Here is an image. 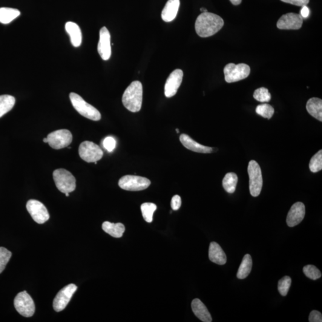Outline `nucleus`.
I'll list each match as a JSON object with an SVG mask.
<instances>
[{"instance_id": "38", "label": "nucleus", "mask_w": 322, "mask_h": 322, "mask_svg": "<svg viewBox=\"0 0 322 322\" xmlns=\"http://www.w3.org/2000/svg\"><path fill=\"white\" fill-rule=\"evenodd\" d=\"M281 1L286 2V3L297 5V6L303 7L309 4L310 0H281Z\"/></svg>"}, {"instance_id": "3", "label": "nucleus", "mask_w": 322, "mask_h": 322, "mask_svg": "<svg viewBox=\"0 0 322 322\" xmlns=\"http://www.w3.org/2000/svg\"><path fill=\"white\" fill-rule=\"evenodd\" d=\"M70 97L72 105L82 116L85 117L86 119L95 121H97L101 119L102 117L100 112L94 106L86 102L80 95L71 93L70 94Z\"/></svg>"}, {"instance_id": "9", "label": "nucleus", "mask_w": 322, "mask_h": 322, "mask_svg": "<svg viewBox=\"0 0 322 322\" xmlns=\"http://www.w3.org/2000/svg\"><path fill=\"white\" fill-rule=\"evenodd\" d=\"M79 152L80 158L88 163L97 162L103 156L102 149L90 141H85L80 143Z\"/></svg>"}, {"instance_id": "22", "label": "nucleus", "mask_w": 322, "mask_h": 322, "mask_svg": "<svg viewBox=\"0 0 322 322\" xmlns=\"http://www.w3.org/2000/svg\"><path fill=\"white\" fill-rule=\"evenodd\" d=\"M306 109L310 115L315 119L322 121V100L317 97H313L307 103Z\"/></svg>"}, {"instance_id": "23", "label": "nucleus", "mask_w": 322, "mask_h": 322, "mask_svg": "<svg viewBox=\"0 0 322 322\" xmlns=\"http://www.w3.org/2000/svg\"><path fill=\"white\" fill-rule=\"evenodd\" d=\"M102 229L108 234L116 238H121L125 230L123 224L112 223L109 221H105L103 223Z\"/></svg>"}, {"instance_id": "35", "label": "nucleus", "mask_w": 322, "mask_h": 322, "mask_svg": "<svg viewBox=\"0 0 322 322\" xmlns=\"http://www.w3.org/2000/svg\"><path fill=\"white\" fill-rule=\"evenodd\" d=\"M103 145L106 151L111 152L116 147V140L114 137L111 136L106 137L103 140Z\"/></svg>"}, {"instance_id": "15", "label": "nucleus", "mask_w": 322, "mask_h": 322, "mask_svg": "<svg viewBox=\"0 0 322 322\" xmlns=\"http://www.w3.org/2000/svg\"><path fill=\"white\" fill-rule=\"evenodd\" d=\"M99 35L97 50L103 60H108L111 56V34L108 29L104 27L100 30Z\"/></svg>"}, {"instance_id": "34", "label": "nucleus", "mask_w": 322, "mask_h": 322, "mask_svg": "<svg viewBox=\"0 0 322 322\" xmlns=\"http://www.w3.org/2000/svg\"><path fill=\"white\" fill-rule=\"evenodd\" d=\"M291 283V278L287 276H285L279 281L278 290L281 295L286 296L287 294Z\"/></svg>"}, {"instance_id": "7", "label": "nucleus", "mask_w": 322, "mask_h": 322, "mask_svg": "<svg viewBox=\"0 0 322 322\" xmlns=\"http://www.w3.org/2000/svg\"><path fill=\"white\" fill-rule=\"evenodd\" d=\"M151 184V181L147 178L131 175H124L121 178L119 182L121 188L128 191H143Z\"/></svg>"}, {"instance_id": "25", "label": "nucleus", "mask_w": 322, "mask_h": 322, "mask_svg": "<svg viewBox=\"0 0 322 322\" xmlns=\"http://www.w3.org/2000/svg\"><path fill=\"white\" fill-rule=\"evenodd\" d=\"M21 14L20 11L15 8H0V23L3 24H9Z\"/></svg>"}, {"instance_id": "32", "label": "nucleus", "mask_w": 322, "mask_h": 322, "mask_svg": "<svg viewBox=\"0 0 322 322\" xmlns=\"http://www.w3.org/2000/svg\"><path fill=\"white\" fill-rule=\"evenodd\" d=\"M303 272L307 278L313 281L317 280L322 277L320 270L313 265H307L304 267Z\"/></svg>"}, {"instance_id": "29", "label": "nucleus", "mask_w": 322, "mask_h": 322, "mask_svg": "<svg viewBox=\"0 0 322 322\" xmlns=\"http://www.w3.org/2000/svg\"><path fill=\"white\" fill-rule=\"evenodd\" d=\"M309 168L312 172H317L322 169V151H319L310 161Z\"/></svg>"}, {"instance_id": "28", "label": "nucleus", "mask_w": 322, "mask_h": 322, "mask_svg": "<svg viewBox=\"0 0 322 322\" xmlns=\"http://www.w3.org/2000/svg\"><path fill=\"white\" fill-rule=\"evenodd\" d=\"M157 209V206L154 203L146 202L141 205V211H142L143 218L146 222H152L153 215Z\"/></svg>"}, {"instance_id": "41", "label": "nucleus", "mask_w": 322, "mask_h": 322, "mask_svg": "<svg viewBox=\"0 0 322 322\" xmlns=\"http://www.w3.org/2000/svg\"><path fill=\"white\" fill-rule=\"evenodd\" d=\"M200 10L201 11H202L203 13L208 12V10H207L205 8H201Z\"/></svg>"}, {"instance_id": "21", "label": "nucleus", "mask_w": 322, "mask_h": 322, "mask_svg": "<svg viewBox=\"0 0 322 322\" xmlns=\"http://www.w3.org/2000/svg\"><path fill=\"white\" fill-rule=\"evenodd\" d=\"M65 30L70 36L72 44L74 47H80L82 42L81 31L79 25L73 22H68L65 25Z\"/></svg>"}, {"instance_id": "19", "label": "nucleus", "mask_w": 322, "mask_h": 322, "mask_svg": "<svg viewBox=\"0 0 322 322\" xmlns=\"http://www.w3.org/2000/svg\"><path fill=\"white\" fill-rule=\"evenodd\" d=\"M191 305L193 312L200 320L204 322H212L210 313L200 299H194L192 301Z\"/></svg>"}, {"instance_id": "26", "label": "nucleus", "mask_w": 322, "mask_h": 322, "mask_svg": "<svg viewBox=\"0 0 322 322\" xmlns=\"http://www.w3.org/2000/svg\"><path fill=\"white\" fill-rule=\"evenodd\" d=\"M15 98L10 95L0 96V118L4 116L13 109L15 104Z\"/></svg>"}, {"instance_id": "30", "label": "nucleus", "mask_w": 322, "mask_h": 322, "mask_svg": "<svg viewBox=\"0 0 322 322\" xmlns=\"http://www.w3.org/2000/svg\"><path fill=\"white\" fill-rule=\"evenodd\" d=\"M256 112L258 115H260L265 119H270L274 114L275 110L271 105L267 104V103H264V104L257 106V107L256 108Z\"/></svg>"}, {"instance_id": "14", "label": "nucleus", "mask_w": 322, "mask_h": 322, "mask_svg": "<svg viewBox=\"0 0 322 322\" xmlns=\"http://www.w3.org/2000/svg\"><path fill=\"white\" fill-rule=\"evenodd\" d=\"M183 77L182 70H175L169 75L165 82L164 93L165 96L168 98L173 97L176 94L178 89L182 84Z\"/></svg>"}, {"instance_id": "16", "label": "nucleus", "mask_w": 322, "mask_h": 322, "mask_svg": "<svg viewBox=\"0 0 322 322\" xmlns=\"http://www.w3.org/2000/svg\"><path fill=\"white\" fill-rule=\"evenodd\" d=\"M306 208L303 203L298 202L291 206L287 214L286 223L290 228L297 226L304 219Z\"/></svg>"}, {"instance_id": "10", "label": "nucleus", "mask_w": 322, "mask_h": 322, "mask_svg": "<svg viewBox=\"0 0 322 322\" xmlns=\"http://www.w3.org/2000/svg\"><path fill=\"white\" fill-rule=\"evenodd\" d=\"M47 138L48 145L54 149L67 148L73 142V135L65 129L53 131L48 134Z\"/></svg>"}, {"instance_id": "33", "label": "nucleus", "mask_w": 322, "mask_h": 322, "mask_svg": "<svg viewBox=\"0 0 322 322\" xmlns=\"http://www.w3.org/2000/svg\"><path fill=\"white\" fill-rule=\"evenodd\" d=\"M12 253L4 247H0V273L4 271L8 261L10 260Z\"/></svg>"}, {"instance_id": "13", "label": "nucleus", "mask_w": 322, "mask_h": 322, "mask_svg": "<svg viewBox=\"0 0 322 322\" xmlns=\"http://www.w3.org/2000/svg\"><path fill=\"white\" fill-rule=\"evenodd\" d=\"M303 18L300 14L289 13L282 16L277 22V27L280 30H297L303 25Z\"/></svg>"}, {"instance_id": "18", "label": "nucleus", "mask_w": 322, "mask_h": 322, "mask_svg": "<svg viewBox=\"0 0 322 322\" xmlns=\"http://www.w3.org/2000/svg\"><path fill=\"white\" fill-rule=\"evenodd\" d=\"M180 4V0H168L161 14L163 21L166 22L173 21L176 18Z\"/></svg>"}, {"instance_id": "31", "label": "nucleus", "mask_w": 322, "mask_h": 322, "mask_svg": "<svg viewBox=\"0 0 322 322\" xmlns=\"http://www.w3.org/2000/svg\"><path fill=\"white\" fill-rule=\"evenodd\" d=\"M254 97L255 100L260 102H269L271 100V94L269 93L268 89L261 87L257 89L254 91Z\"/></svg>"}, {"instance_id": "20", "label": "nucleus", "mask_w": 322, "mask_h": 322, "mask_svg": "<svg viewBox=\"0 0 322 322\" xmlns=\"http://www.w3.org/2000/svg\"><path fill=\"white\" fill-rule=\"evenodd\" d=\"M209 258L212 262L224 265L226 263L227 257L222 248L215 242H212L209 245Z\"/></svg>"}, {"instance_id": "42", "label": "nucleus", "mask_w": 322, "mask_h": 322, "mask_svg": "<svg viewBox=\"0 0 322 322\" xmlns=\"http://www.w3.org/2000/svg\"><path fill=\"white\" fill-rule=\"evenodd\" d=\"M43 142H44V143H48L47 138V137L44 138V139H43Z\"/></svg>"}, {"instance_id": "11", "label": "nucleus", "mask_w": 322, "mask_h": 322, "mask_svg": "<svg viewBox=\"0 0 322 322\" xmlns=\"http://www.w3.org/2000/svg\"><path fill=\"white\" fill-rule=\"evenodd\" d=\"M27 210L33 220L38 224H43L49 220L50 215L44 204L35 200H31L27 203Z\"/></svg>"}, {"instance_id": "2", "label": "nucleus", "mask_w": 322, "mask_h": 322, "mask_svg": "<svg viewBox=\"0 0 322 322\" xmlns=\"http://www.w3.org/2000/svg\"><path fill=\"white\" fill-rule=\"evenodd\" d=\"M122 101L128 111L137 112L140 111L143 102V86L138 80L133 81L126 88L123 94Z\"/></svg>"}, {"instance_id": "6", "label": "nucleus", "mask_w": 322, "mask_h": 322, "mask_svg": "<svg viewBox=\"0 0 322 322\" xmlns=\"http://www.w3.org/2000/svg\"><path fill=\"white\" fill-rule=\"evenodd\" d=\"M223 71L226 81L232 83L246 79L251 73V69L245 63L236 65L231 63L226 65Z\"/></svg>"}, {"instance_id": "5", "label": "nucleus", "mask_w": 322, "mask_h": 322, "mask_svg": "<svg viewBox=\"0 0 322 322\" xmlns=\"http://www.w3.org/2000/svg\"><path fill=\"white\" fill-rule=\"evenodd\" d=\"M248 172L249 177V191L252 197L259 196L263 187V177L261 169L255 161H250Z\"/></svg>"}, {"instance_id": "40", "label": "nucleus", "mask_w": 322, "mask_h": 322, "mask_svg": "<svg viewBox=\"0 0 322 322\" xmlns=\"http://www.w3.org/2000/svg\"><path fill=\"white\" fill-rule=\"evenodd\" d=\"M230 1L235 5H240L242 2V0H230Z\"/></svg>"}, {"instance_id": "36", "label": "nucleus", "mask_w": 322, "mask_h": 322, "mask_svg": "<svg viewBox=\"0 0 322 322\" xmlns=\"http://www.w3.org/2000/svg\"><path fill=\"white\" fill-rule=\"evenodd\" d=\"M182 205V199L179 195H174L171 202V208L173 210L177 211Z\"/></svg>"}, {"instance_id": "17", "label": "nucleus", "mask_w": 322, "mask_h": 322, "mask_svg": "<svg viewBox=\"0 0 322 322\" xmlns=\"http://www.w3.org/2000/svg\"><path fill=\"white\" fill-rule=\"evenodd\" d=\"M180 140L182 145L189 150L193 152H198V153L209 154L212 152V149L208 146L201 145L193 140L188 135L183 134L180 137Z\"/></svg>"}, {"instance_id": "1", "label": "nucleus", "mask_w": 322, "mask_h": 322, "mask_svg": "<svg viewBox=\"0 0 322 322\" xmlns=\"http://www.w3.org/2000/svg\"><path fill=\"white\" fill-rule=\"evenodd\" d=\"M224 24L220 16L212 13H201L195 22V30L198 36L202 38L211 37L218 33Z\"/></svg>"}, {"instance_id": "39", "label": "nucleus", "mask_w": 322, "mask_h": 322, "mask_svg": "<svg viewBox=\"0 0 322 322\" xmlns=\"http://www.w3.org/2000/svg\"><path fill=\"white\" fill-rule=\"evenodd\" d=\"M300 14L303 19L308 18L310 15V10L309 7H307V5H304V6L302 7Z\"/></svg>"}, {"instance_id": "24", "label": "nucleus", "mask_w": 322, "mask_h": 322, "mask_svg": "<svg viewBox=\"0 0 322 322\" xmlns=\"http://www.w3.org/2000/svg\"><path fill=\"white\" fill-rule=\"evenodd\" d=\"M252 260L251 255L246 254L244 256L240 267H239L237 278L240 280L245 279L251 272Z\"/></svg>"}, {"instance_id": "12", "label": "nucleus", "mask_w": 322, "mask_h": 322, "mask_svg": "<svg viewBox=\"0 0 322 322\" xmlns=\"http://www.w3.org/2000/svg\"><path fill=\"white\" fill-rule=\"evenodd\" d=\"M78 287L74 284H70L60 290L54 298L53 301V309L57 312L62 311L66 308L67 305L76 292Z\"/></svg>"}, {"instance_id": "44", "label": "nucleus", "mask_w": 322, "mask_h": 322, "mask_svg": "<svg viewBox=\"0 0 322 322\" xmlns=\"http://www.w3.org/2000/svg\"><path fill=\"white\" fill-rule=\"evenodd\" d=\"M176 131L177 133H179V129H176Z\"/></svg>"}, {"instance_id": "27", "label": "nucleus", "mask_w": 322, "mask_h": 322, "mask_svg": "<svg viewBox=\"0 0 322 322\" xmlns=\"http://www.w3.org/2000/svg\"><path fill=\"white\" fill-rule=\"evenodd\" d=\"M238 181V178L237 174L234 172H229L223 180V188L229 194H233L235 192Z\"/></svg>"}, {"instance_id": "37", "label": "nucleus", "mask_w": 322, "mask_h": 322, "mask_svg": "<svg viewBox=\"0 0 322 322\" xmlns=\"http://www.w3.org/2000/svg\"><path fill=\"white\" fill-rule=\"evenodd\" d=\"M309 321L310 322H322V313L317 311V310H313V311L310 313Z\"/></svg>"}, {"instance_id": "8", "label": "nucleus", "mask_w": 322, "mask_h": 322, "mask_svg": "<svg viewBox=\"0 0 322 322\" xmlns=\"http://www.w3.org/2000/svg\"><path fill=\"white\" fill-rule=\"evenodd\" d=\"M14 306L20 315L26 318L32 317L35 313V304L27 291L19 293L14 300Z\"/></svg>"}, {"instance_id": "4", "label": "nucleus", "mask_w": 322, "mask_h": 322, "mask_svg": "<svg viewBox=\"0 0 322 322\" xmlns=\"http://www.w3.org/2000/svg\"><path fill=\"white\" fill-rule=\"evenodd\" d=\"M53 179L57 188L63 194H70L76 190V178L67 169L60 168L54 170Z\"/></svg>"}, {"instance_id": "43", "label": "nucleus", "mask_w": 322, "mask_h": 322, "mask_svg": "<svg viewBox=\"0 0 322 322\" xmlns=\"http://www.w3.org/2000/svg\"><path fill=\"white\" fill-rule=\"evenodd\" d=\"M65 194L66 195V197H68L69 196H70V194H69V193H66V194Z\"/></svg>"}]
</instances>
